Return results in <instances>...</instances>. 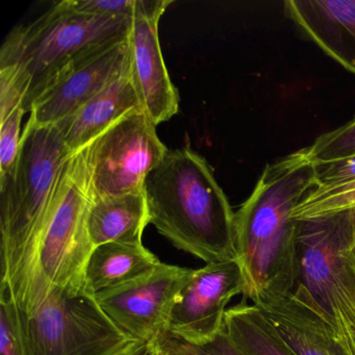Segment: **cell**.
<instances>
[{
  "instance_id": "cell-1",
  "label": "cell",
  "mask_w": 355,
  "mask_h": 355,
  "mask_svg": "<svg viewBox=\"0 0 355 355\" xmlns=\"http://www.w3.org/2000/svg\"><path fill=\"white\" fill-rule=\"evenodd\" d=\"M315 188V163L307 147L266 166L236 213V259L244 277L242 300L257 304L296 288L298 223L292 213Z\"/></svg>"
},
{
  "instance_id": "cell-2",
  "label": "cell",
  "mask_w": 355,
  "mask_h": 355,
  "mask_svg": "<svg viewBox=\"0 0 355 355\" xmlns=\"http://www.w3.org/2000/svg\"><path fill=\"white\" fill-rule=\"evenodd\" d=\"M149 224L175 248L205 263L236 259V214L202 155L168 150L147 176Z\"/></svg>"
},
{
  "instance_id": "cell-3",
  "label": "cell",
  "mask_w": 355,
  "mask_h": 355,
  "mask_svg": "<svg viewBox=\"0 0 355 355\" xmlns=\"http://www.w3.org/2000/svg\"><path fill=\"white\" fill-rule=\"evenodd\" d=\"M73 155L63 123L37 125L28 120L15 165L0 178L1 286L14 298L24 284L55 201L64 164Z\"/></svg>"
},
{
  "instance_id": "cell-4",
  "label": "cell",
  "mask_w": 355,
  "mask_h": 355,
  "mask_svg": "<svg viewBox=\"0 0 355 355\" xmlns=\"http://www.w3.org/2000/svg\"><path fill=\"white\" fill-rule=\"evenodd\" d=\"M91 203L85 147L64 164L32 267L17 294L10 298L18 311L33 313L55 290H85L87 266L94 250L88 230Z\"/></svg>"
},
{
  "instance_id": "cell-5",
  "label": "cell",
  "mask_w": 355,
  "mask_h": 355,
  "mask_svg": "<svg viewBox=\"0 0 355 355\" xmlns=\"http://www.w3.org/2000/svg\"><path fill=\"white\" fill-rule=\"evenodd\" d=\"M132 21L82 13L71 0H63L38 19L9 33L0 49V68L17 74L26 90L24 107L30 112L70 64L105 43L128 37Z\"/></svg>"
},
{
  "instance_id": "cell-6",
  "label": "cell",
  "mask_w": 355,
  "mask_h": 355,
  "mask_svg": "<svg viewBox=\"0 0 355 355\" xmlns=\"http://www.w3.org/2000/svg\"><path fill=\"white\" fill-rule=\"evenodd\" d=\"M17 318L24 355H130L150 346L116 325L86 290H55Z\"/></svg>"
},
{
  "instance_id": "cell-7",
  "label": "cell",
  "mask_w": 355,
  "mask_h": 355,
  "mask_svg": "<svg viewBox=\"0 0 355 355\" xmlns=\"http://www.w3.org/2000/svg\"><path fill=\"white\" fill-rule=\"evenodd\" d=\"M296 221V220H295ZM298 282L318 306L355 332L352 211L297 221Z\"/></svg>"
},
{
  "instance_id": "cell-8",
  "label": "cell",
  "mask_w": 355,
  "mask_h": 355,
  "mask_svg": "<svg viewBox=\"0 0 355 355\" xmlns=\"http://www.w3.org/2000/svg\"><path fill=\"white\" fill-rule=\"evenodd\" d=\"M155 128L139 110L124 116L86 146L92 200L144 192L147 176L169 150Z\"/></svg>"
},
{
  "instance_id": "cell-9",
  "label": "cell",
  "mask_w": 355,
  "mask_h": 355,
  "mask_svg": "<svg viewBox=\"0 0 355 355\" xmlns=\"http://www.w3.org/2000/svg\"><path fill=\"white\" fill-rule=\"evenodd\" d=\"M194 272L162 263L148 275L95 298L116 325L151 346L167 332L174 303Z\"/></svg>"
},
{
  "instance_id": "cell-10",
  "label": "cell",
  "mask_w": 355,
  "mask_h": 355,
  "mask_svg": "<svg viewBox=\"0 0 355 355\" xmlns=\"http://www.w3.org/2000/svg\"><path fill=\"white\" fill-rule=\"evenodd\" d=\"M243 292L244 277L236 259L195 270L174 303L168 334L188 344L211 342L225 327L230 300Z\"/></svg>"
},
{
  "instance_id": "cell-11",
  "label": "cell",
  "mask_w": 355,
  "mask_h": 355,
  "mask_svg": "<svg viewBox=\"0 0 355 355\" xmlns=\"http://www.w3.org/2000/svg\"><path fill=\"white\" fill-rule=\"evenodd\" d=\"M128 36L105 43L64 69L33 103L31 121L55 125L84 107L107 85L130 72Z\"/></svg>"
},
{
  "instance_id": "cell-12",
  "label": "cell",
  "mask_w": 355,
  "mask_h": 355,
  "mask_svg": "<svg viewBox=\"0 0 355 355\" xmlns=\"http://www.w3.org/2000/svg\"><path fill=\"white\" fill-rule=\"evenodd\" d=\"M172 0H137L128 34L130 78L141 109L155 126L178 113L180 96L159 44V22Z\"/></svg>"
},
{
  "instance_id": "cell-13",
  "label": "cell",
  "mask_w": 355,
  "mask_h": 355,
  "mask_svg": "<svg viewBox=\"0 0 355 355\" xmlns=\"http://www.w3.org/2000/svg\"><path fill=\"white\" fill-rule=\"evenodd\" d=\"M254 305L295 355H347L334 336V320L301 284L286 296Z\"/></svg>"
},
{
  "instance_id": "cell-14",
  "label": "cell",
  "mask_w": 355,
  "mask_h": 355,
  "mask_svg": "<svg viewBox=\"0 0 355 355\" xmlns=\"http://www.w3.org/2000/svg\"><path fill=\"white\" fill-rule=\"evenodd\" d=\"M284 7L303 35L355 76V0H288Z\"/></svg>"
},
{
  "instance_id": "cell-15",
  "label": "cell",
  "mask_w": 355,
  "mask_h": 355,
  "mask_svg": "<svg viewBox=\"0 0 355 355\" xmlns=\"http://www.w3.org/2000/svg\"><path fill=\"white\" fill-rule=\"evenodd\" d=\"M141 109L130 74H124L62 122L64 140L72 153L88 146L124 116Z\"/></svg>"
},
{
  "instance_id": "cell-16",
  "label": "cell",
  "mask_w": 355,
  "mask_h": 355,
  "mask_svg": "<svg viewBox=\"0 0 355 355\" xmlns=\"http://www.w3.org/2000/svg\"><path fill=\"white\" fill-rule=\"evenodd\" d=\"M161 263L143 244L109 243L95 247L87 266L85 290L97 296L148 275Z\"/></svg>"
},
{
  "instance_id": "cell-17",
  "label": "cell",
  "mask_w": 355,
  "mask_h": 355,
  "mask_svg": "<svg viewBox=\"0 0 355 355\" xmlns=\"http://www.w3.org/2000/svg\"><path fill=\"white\" fill-rule=\"evenodd\" d=\"M149 224L144 192L95 199L88 215V230L93 246L109 243L143 244Z\"/></svg>"
},
{
  "instance_id": "cell-18",
  "label": "cell",
  "mask_w": 355,
  "mask_h": 355,
  "mask_svg": "<svg viewBox=\"0 0 355 355\" xmlns=\"http://www.w3.org/2000/svg\"><path fill=\"white\" fill-rule=\"evenodd\" d=\"M224 329L246 355H295L253 303L242 300L230 307Z\"/></svg>"
},
{
  "instance_id": "cell-19",
  "label": "cell",
  "mask_w": 355,
  "mask_h": 355,
  "mask_svg": "<svg viewBox=\"0 0 355 355\" xmlns=\"http://www.w3.org/2000/svg\"><path fill=\"white\" fill-rule=\"evenodd\" d=\"M355 209V180L340 186L313 189L292 213L293 220L325 217Z\"/></svg>"
},
{
  "instance_id": "cell-20",
  "label": "cell",
  "mask_w": 355,
  "mask_h": 355,
  "mask_svg": "<svg viewBox=\"0 0 355 355\" xmlns=\"http://www.w3.org/2000/svg\"><path fill=\"white\" fill-rule=\"evenodd\" d=\"M307 150L315 163L340 161L355 155V117L340 128L320 136Z\"/></svg>"
},
{
  "instance_id": "cell-21",
  "label": "cell",
  "mask_w": 355,
  "mask_h": 355,
  "mask_svg": "<svg viewBox=\"0 0 355 355\" xmlns=\"http://www.w3.org/2000/svg\"><path fill=\"white\" fill-rule=\"evenodd\" d=\"M26 113L24 105H20L7 118L0 120V178L15 165L21 143V121Z\"/></svg>"
},
{
  "instance_id": "cell-22",
  "label": "cell",
  "mask_w": 355,
  "mask_h": 355,
  "mask_svg": "<svg viewBox=\"0 0 355 355\" xmlns=\"http://www.w3.org/2000/svg\"><path fill=\"white\" fill-rule=\"evenodd\" d=\"M0 355H24L18 325L17 309L0 292Z\"/></svg>"
},
{
  "instance_id": "cell-23",
  "label": "cell",
  "mask_w": 355,
  "mask_h": 355,
  "mask_svg": "<svg viewBox=\"0 0 355 355\" xmlns=\"http://www.w3.org/2000/svg\"><path fill=\"white\" fill-rule=\"evenodd\" d=\"M318 187L340 186L355 180V155L340 161L315 163Z\"/></svg>"
},
{
  "instance_id": "cell-24",
  "label": "cell",
  "mask_w": 355,
  "mask_h": 355,
  "mask_svg": "<svg viewBox=\"0 0 355 355\" xmlns=\"http://www.w3.org/2000/svg\"><path fill=\"white\" fill-rule=\"evenodd\" d=\"M137 0H71L78 11L105 17L132 18Z\"/></svg>"
},
{
  "instance_id": "cell-25",
  "label": "cell",
  "mask_w": 355,
  "mask_h": 355,
  "mask_svg": "<svg viewBox=\"0 0 355 355\" xmlns=\"http://www.w3.org/2000/svg\"><path fill=\"white\" fill-rule=\"evenodd\" d=\"M178 340L187 351L193 355H246L230 340L225 329L221 334H218L211 342L205 343V344L192 345L180 340Z\"/></svg>"
},
{
  "instance_id": "cell-26",
  "label": "cell",
  "mask_w": 355,
  "mask_h": 355,
  "mask_svg": "<svg viewBox=\"0 0 355 355\" xmlns=\"http://www.w3.org/2000/svg\"><path fill=\"white\" fill-rule=\"evenodd\" d=\"M151 351L153 355H193L168 332H165L155 344L151 345Z\"/></svg>"
},
{
  "instance_id": "cell-27",
  "label": "cell",
  "mask_w": 355,
  "mask_h": 355,
  "mask_svg": "<svg viewBox=\"0 0 355 355\" xmlns=\"http://www.w3.org/2000/svg\"><path fill=\"white\" fill-rule=\"evenodd\" d=\"M332 327L334 330V336L344 352L347 355H355V332L349 330L345 324L338 322H336Z\"/></svg>"
},
{
  "instance_id": "cell-28",
  "label": "cell",
  "mask_w": 355,
  "mask_h": 355,
  "mask_svg": "<svg viewBox=\"0 0 355 355\" xmlns=\"http://www.w3.org/2000/svg\"><path fill=\"white\" fill-rule=\"evenodd\" d=\"M130 355H153V351H151V346L146 347L143 350L139 351V352L132 353Z\"/></svg>"
},
{
  "instance_id": "cell-29",
  "label": "cell",
  "mask_w": 355,
  "mask_h": 355,
  "mask_svg": "<svg viewBox=\"0 0 355 355\" xmlns=\"http://www.w3.org/2000/svg\"><path fill=\"white\" fill-rule=\"evenodd\" d=\"M352 211V216H353V226H354V234H355V209H351Z\"/></svg>"
}]
</instances>
